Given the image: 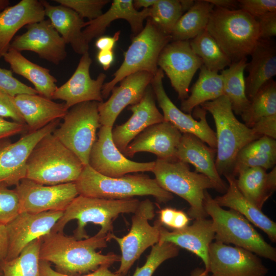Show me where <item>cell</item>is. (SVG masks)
I'll return each mask as SVG.
<instances>
[{"mask_svg":"<svg viewBox=\"0 0 276 276\" xmlns=\"http://www.w3.org/2000/svg\"><path fill=\"white\" fill-rule=\"evenodd\" d=\"M110 234L97 233L93 237L77 240L63 233L50 232L41 238L39 259L53 263L57 272L69 275L88 274L103 265L110 266L120 262L121 256L113 252L103 255L96 251L107 246Z\"/></svg>","mask_w":276,"mask_h":276,"instance_id":"6da1fadb","label":"cell"},{"mask_svg":"<svg viewBox=\"0 0 276 276\" xmlns=\"http://www.w3.org/2000/svg\"><path fill=\"white\" fill-rule=\"evenodd\" d=\"M78 194L88 197L108 199H125L135 196H152L159 203L173 198L156 180L142 174H126L119 177L103 175L89 165L84 166L75 182Z\"/></svg>","mask_w":276,"mask_h":276,"instance_id":"7a4b0ae2","label":"cell"},{"mask_svg":"<svg viewBox=\"0 0 276 276\" xmlns=\"http://www.w3.org/2000/svg\"><path fill=\"white\" fill-rule=\"evenodd\" d=\"M84 167L79 158L51 133L31 152L26 178L48 186L75 182Z\"/></svg>","mask_w":276,"mask_h":276,"instance_id":"3957f363","label":"cell"},{"mask_svg":"<svg viewBox=\"0 0 276 276\" xmlns=\"http://www.w3.org/2000/svg\"><path fill=\"white\" fill-rule=\"evenodd\" d=\"M200 106L212 114L215 122V165L217 172L220 176L232 175L239 152L247 144L261 136L236 118L231 102L225 95Z\"/></svg>","mask_w":276,"mask_h":276,"instance_id":"277c9868","label":"cell"},{"mask_svg":"<svg viewBox=\"0 0 276 276\" xmlns=\"http://www.w3.org/2000/svg\"><path fill=\"white\" fill-rule=\"evenodd\" d=\"M140 201L136 198L108 199L78 195L63 211L51 232L63 233L68 222L77 220L73 237L77 240L88 238L85 231L88 223L100 226L98 234L112 233L113 222L121 214L134 213Z\"/></svg>","mask_w":276,"mask_h":276,"instance_id":"5b68a950","label":"cell"},{"mask_svg":"<svg viewBox=\"0 0 276 276\" xmlns=\"http://www.w3.org/2000/svg\"><path fill=\"white\" fill-rule=\"evenodd\" d=\"M205 30L232 62L247 58L259 39L256 18L240 9L214 7Z\"/></svg>","mask_w":276,"mask_h":276,"instance_id":"8992f818","label":"cell"},{"mask_svg":"<svg viewBox=\"0 0 276 276\" xmlns=\"http://www.w3.org/2000/svg\"><path fill=\"white\" fill-rule=\"evenodd\" d=\"M204 209L212 218L216 241L248 250L259 257L276 261V249L268 243L243 216L218 204L206 191Z\"/></svg>","mask_w":276,"mask_h":276,"instance_id":"52a82bcc","label":"cell"},{"mask_svg":"<svg viewBox=\"0 0 276 276\" xmlns=\"http://www.w3.org/2000/svg\"><path fill=\"white\" fill-rule=\"evenodd\" d=\"M151 172L160 187L189 203L190 217L198 219L208 216L203 207L204 193L208 189H215L213 183L208 177L191 171L189 164L177 159L157 158Z\"/></svg>","mask_w":276,"mask_h":276,"instance_id":"ba28073f","label":"cell"},{"mask_svg":"<svg viewBox=\"0 0 276 276\" xmlns=\"http://www.w3.org/2000/svg\"><path fill=\"white\" fill-rule=\"evenodd\" d=\"M171 41L170 35L160 31L148 18L143 30L132 38L124 53L123 63L113 75V78L104 83L101 91L103 98L106 99L116 85L131 74L144 71L154 75L158 69L159 54Z\"/></svg>","mask_w":276,"mask_h":276,"instance_id":"9c48e42d","label":"cell"},{"mask_svg":"<svg viewBox=\"0 0 276 276\" xmlns=\"http://www.w3.org/2000/svg\"><path fill=\"white\" fill-rule=\"evenodd\" d=\"M99 102L89 101L71 107L63 122L52 133L73 152L84 166L88 165L90 153L101 126L98 111Z\"/></svg>","mask_w":276,"mask_h":276,"instance_id":"30bf717a","label":"cell"},{"mask_svg":"<svg viewBox=\"0 0 276 276\" xmlns=\"http://www.w3.org/2000/svg\"><path fill=\"white\" fill-rule=\"evenodd\" d=\"M154 210L153 203L149 199L140 201L132 217L128 233L123 237L110 234V240L117 242L121 252L120 265L116 273L126 275L145 250L158 242L161 223L158 220L153 225L149 223L155 216Z\"/></svg>","mask_w":276,"mask_h":276,"instance_id":"8fae6325","label":"cell"},{"mask_svg":"<svg viewBox=\"0 0 276 276\" xmlns=\"http://www.w3.org/2000/svg\"><path fill=\"white\" fill-rule=\"evenodd\" d=\"M20 213L64 211L79 195L75 182L44 185L25 178L15 186Z\"/></svg>","mask_w":276,"mask_h":276,"instance_id":"7c38bea8","label":"cell"},{"mask_svg":"<svg viewBox=\"0 0 276 276\" xmlns=\"http://www.w3.org/2000/svg\"><path fill=\"white\" fill-rule=\"evenodd\" d=\"M202 65L189 41H170L162 50L157 60V66L167 75L181 101L188 97L191 81Z\"/></svg>","mask_w":276,"mask_h":276,"instance_id":"4fadbf2b","label":"cell"},{"mask_svg":"<svg viewBox=\"0 0 276 276\" xmlns=\"http://www.w3.org/2000/svg\"><path fill=\"white\" fill-rule=\"evenodd\" d=\"M164 72L158 68L151 82L154 96L163 112L165 121L174 125L182 133H189L197 137L210 147L216 149L215 132L208 123L206 111L200 106L194 110V113L199 119H194L191 114L186 113L177 108L166 93L164 85Z\"/></svg>","mask_w":276,"mask_h":276,"instance_id":"5bb4252c","label":"cell"},{"mask_svg":"<svg viewBox=\"0 0 276 276\" xmlns=\"http://www.w3.org/2000/svg\"><path fill=\"white\" fill-rule=\"evenodd\" d=\"M112 127L101 126L89 155L88 165L99 173L119 177L130 173L152 171L155 161L140 163L131 160L118 149L112 136Z\"/></svg>","mask_w":276,"mask_h":276,"instance_id":"9a60e30c","label":"cell"},{"mask_svg":"<svg viewBox=\"0 0 276 276\" xmlns=\"http://www.w3.org/2000/svg\"><path fill=\"white\" fill-rule=\"evenodd\" d=\"M59 124V119L56 120L14 143L7 139L0 141V182L16 186L26 178L27 160L31 152L43 137L53 133Z\"/></svg>","mask_w":276,"mask_h":276,"instance_id":"2e32d148","label":"cell"},{"mask_svg":"<svg viewBox=\"0 0 276 276\" xmlns=\"http://www.w3.org/2000/svg\"><path fill=\"white\" fill-rule=\"evenodd\" d=\"M209 272L214 276H266L268 269L255 254L218 241L209 249Z\"/></svg>","mask_w":276,"mask_h":276,"instance_id":"e0dca14e","label":"cell"},{"mask_svg":"<svg viewBox=\"0 0 276 276\" xmlns=\"http://www.w3.org/2000/svg\"><path fill=\"white\" fill-rule=\"evenodd\" d=\"M25 28L26 32L16 36L9 49L20 52H34L40 58L55 65L65 59L66 43L49 19L29 24Z\"/></svg>","mask_w":276,"mask_h":276,"instance_id":"ac0fdd59","label":"cell"},{"mask_svg":"<svg viewBox=\"0 0 276 276\" xmlns=\"http://www.w3.org/2000/svg\"><path fill=\"white\" fill-rule=\"evenodd\" d=\"M63 212L20 213L6 225L8 249L5 260H10L17 257L32 241L49 234L61 217Z\"/></svg>","mask_w":276,"mask_h":276,"instance_id":"d6986e66","label":"cell"},{"mask_svg":"<svg viewBox=\"0 0 276 276\" xmlns=\"http://www.w3.org/2000/svg\"><path fill=\"white\" fill-rule=\"evenodd\" d=\"M91 62L88 52L82 55L74 74L65 83L57 88L52 99L64 101L68 109L83 102H103L101 91L106 76L101 73L96 79H93L89 73Z\"/></svg>","mask_w":276,"mask_h":276,"instance_id":"ffe728a7","label":"cell"},{"mask_svg":"<svg viewBox=\"0 0 276 276\" xmlns=\"http://www.w3.org/2000/svg\"><path fill=\"white\" fill-rule=\"evenodd\" d=\"M153 76L147 72H136L122 79L119 86H115L109 98L99 103L101 125L113 127L116 119L126 106L135 104L141 100Z\"/></svg>","mask_w":276,"mask_h":276,"instance_id":"44dd1931","label":"cell"},{"mask_svg":"<svg viewBox=\"0 0 276 276\" xmlns=\"http://www.w3.org/2000/svg\"><path fill=\"white\" fill-rule=\"evenodd\" d=\"M182 135L171 123L164 121L145 129L130 143L123 154L132 157L137 152H148L158 159L175 160Z\"/></svg>","mask_w":276,"mask_h":276,"instance_id":"7402d4cb","label":"cell"},{"mask_svg":"<svg viewBox=\"0 0 276 276\" xmlns=\"http://www.w3.org/2000/svg\"><path fill=\"white\" fill-rule=\"evenodd\" d=\"M128 110L132 112L130 118L124 124L112 127L111 130L113 142L122 153L130 143L145 129L164 121L163 114L156 107L151 84L141 100L130 105Z\"/></svg>","mask_w":276,"mask_h":276,"instance_id":"603a6c76","label":"cell"},{"mask_svg":"<svg viewBox=\"0 0 276 276\" xmlns=\"http://www.w3.org/2000/svg\"><path fill=\"white\" fill-rule=\"evenodd\" d=\"M214 238L215 231L212 220L202 218L195 219L191 225L171 232L161 224L158 243L170 242L192 252L201 259L205 271L209 273V249Z\"/></svg>","mask_w":276,"mask_h":276,"instance_id":"cb8c5ba5","label":"cell"},{"mask_svg":"<svg viewBox=\"0 0 276 276\" xmlns=\"http://www.w3.org/2000/svg\"><path fill=\"white\" fill-rule=\"evenodd\" d=\"M216 149L213 148L195 135L182 133L178 146L176 158L192 165L195 172L208 177L213 183L215 189L224 193L227 185L221 178L215 165Z\"/></svg>","mask_w":276,"mask_h":276,"instance_id":"d4e9b609","label":"cell"},{"mask_svg":"<svg viewBox=\"0 0 276 276\" xmlns=\"http://www.w3.org/2000/svg\"><path fill=\"white\" fill-rule=\"evenodd\" d=\"M41 1L21 0L0 12V59L8 52L16 33L27 25L45 18Z\"/></svg>","mask_w":276,"mask_h":276,"instance_id":"484cf974","label":"cell"},{"mask_svg":"<svg viewBox=\"0 0 276 276\" xmlns=\"http://www.w3.org/2000/svg\"><path fill=\"white\" fill-rule=\"evenodd\" d=\"M150 8L139 11L134 8L132 0H114L105 13L85 22L84 37L89 44L93 39L102 35L112 21L119 19H125L129 24L134 36L144 28L143 22L150 16Z\"/></svg>","mask_w":276,"mask_h":276,"instance_id":"4316f807","label":"cell"},{"mask_svg":"<svg viewBox=\"0 0 276 276\" xmlns=\"http://www.w3.org/2000/svg\"><path fill=\"white\" fill-rule=\"evenodd\" d=\"M29 132L38 130L51 122L63 118L68 111L64 103L53 101L39 95L20 94L13 98Z\"/></svg>","mask_w":276,"mask_h":276,"instance_id":"83f0119b","label":"cell"},{"mask_svg":"<svg viewBox=\"0 0 276 276\" xmlns=\"http://www.w3.org/2000/svg\"><path fill=\"white\" fill-rule=\"evenodd\" d=\"M246 67L248 73L245 79L246 94L250 100L259 89L276 75V44L272 39H259Z\"/></svg>","mask_w":276,"mask_h":276,"instance_id":"f1b7e54d","label":"cell"},{"mask_svg":"<svg viewBox=\"0 0 276 276\" xmlns=\"http://www.w3.org/2000/svg\"><path fill=\"white\" fill-rule=\"evenodd\" d=\"M44 8L45 16L64 40L70 44L74 51L80 55L88 52L89 44L86 42L82 29L85 27L84 19L74 10L59 5H52L41 1Z\"/></svg>","mask_w":276,"mask_h":276,"instance_id":"f546056e","label":"cell"},{"mask_svg":"<svg viewBox=\"0 0 276 276\" xmlns=\"http://www.w3.org/2000/svg\"><path fill=\"white\" fill-rule=\"evenodd\" d=\"M227 188L223 195L214 198L221 207H227L243 216L251 223L263 231L272 242L276 241V223L265 215L248 200L238 189L236 178L233 175L224 176Z\"/></svg>","mask_w":276,"mask_h":276,"instance_id":"4dcf8cb0","label":"cell"},{"mask_svg":"<svg viewBox=\"0 0 276 276\" xmlns=\"http://www.w3.org/2000/svg\"><path fill=\"white\" fill-rule=\"evenodd\" d=\"M237 186L242 195L262 210L267 200L276 189V167L269 173L259 167L250 168L239 172Z\"/></svg>","mask_w":276,"mask_h":276,"instance_id":"1f68e13d","label":"cell"},{"mask_svg":"<svg viewBox=\"0 0 276 276\" xmlns=\"http://www.w3.org/2000/svg\"><path fill=\"white\" fill-rule=\"evenodd\" d=\"M12 71L28 81L34 86L38 94L52 100L53 94L58 87L57 79L50 73L48 68L41 66L28 60L21 52L9 49L3 56Z\"/></svg>","mask_w":276,"mask_h":276,"instance_id":"d6a6232c","label":"cell"},{"mask_svg":"<svg viewBox=\"0 0 276 276\" xmlns=\"http://www.w3.org/2000/svg\"><path fill=\"white\" fill-rule=\"evenodd\" d=\"M276 141L262 136L243 147L238 153L232 175L238 176L241 171L254 167L266 170L275 167Z\"/></svg>","mask_w":276,"mask_h":276,"instance_id":"836d02e7","label":"cell"},{"mask_svg":"<svg viewBox=\"0 0 276 276\" xmlns=\"http://www.w3.org/2000/svg\"><path fill=\"white\" fill-rule=\"evenodd\" d=\"M222 95H224V90L221 75L209 71L202 65L200 68L198 78L191 89L190 95L181 101L180 110L191 114L196 107Z\"/></svg>","mask_w":276,"mask_h":276,"instance_id":"e575fe53","label":"cell"},{"mask_svg":"<svg viewBox=\"0 0 276 276\" xmlns=\"http://www.w3.org/2000/svg\"><path fill=\"white\" fill-rule=\"evenodd\" d=\"M214 8L207 0L195 1L175 24L170 35L172 41H189L205 30Z\"/></svg>","mask_w":276,"mask_h":276,"instance_id":"d590c367","label":"cell"},{"mask_svg":"<svg viewBox=\"0 0 276 276\" xmlns=\"http://www.w3.org/2000/svg\"><path fill=\"white\" fill-rule=\"evenodd\" d=\"M247 65V58L232 62L228 68L221 71L224 95L229 100L234 113L241 115L248 108L250 101L245 91L244 73Z\"/></svg>","mask_w":276,"mask_h":276,"instance_id":"8d00e7d4","label":"cell"},{"mask_svg":"<svg viewBox=\"0 0 276 276\" xmlns=\"http://www.w3.org/2000/svg\"><path fill=\"white\" fill-rule=\"evenodd\" d=\"M189 42L193 52L201 59L203 65L209 71L218 73L232 63L229 58L206 30Z\"/></svg>","mask_w":276,"mask_h":276,"instance_id":"74e56055","label":"cell"},{"mask_svg":"<svg viewBox=\"0 0 276 276\" xmlns=\"http://www.w3.org/2000/svg\"><path fill=\"white\" fill-rule=\"evenodd\" d=\"M41 238L30 243L17 257L1 262L3 276H40L39 252Z\"/></svg>","mask_w":276,"mask_h":276,"instance_id":"f35d334b","label":"cell"},{"mask_svg":"<svg viewBox=\"0 0 276 276\" xmlns=\"http://www.w3.org/2000/svg\"><path fill=\"white\" fill-rule=\"evenodd\" d=\"M247 109L241 115L250 128L260 119L276 114V82L273 79L263 85L250 100Z\"/></svg>","mask_w":276,"mask_h":276,"instance_id":"ab89813d","label":"cell"},{"mask_svg":"<svg viewBox=\"0 0 276 276\" xmlns=\"http://www.w3.org/2000/svg\"><path fill=\"white\" fill-rule=\"evenodd\" d=\"M183 14L180 0H157L150 8L148 18L160 31L170 35Z\"/></svg>","mask_w":276,"mask_h":276,"instance_id":"60d3db41","label":"cell"},{"mask_svg":"<svg viewBox=\"0 0 276 276\" xmlns=\"http://www.w3.org/2000/svg\"><path fill=\"white\" fill-rule=\"evenodd\" d=\"M179 247L168 242L153 245L145 264L137 267L132 276H152L157 268L165 261L177 257Z\"/></svg>","mask_w":276,"mask_h":276,"instance_id":"b9f144b4","label":"cell"},{"mask_svg":"<svg viewBox=\"0 0 276 276\" xmlns=\"http://www.w3.org/2000/svg\"><path fill=\"white\" fill-rule=\"evenodd\" d=\"M19 200L14 189L0 182V224L6 225L19 214Z\"/></svg>","mask_w":276,"mask_h":276,"instance_id":"7bdbcfd3","label":"cell"},{"mask_svg":"<svg viewBox=\"0 0 276 276\" xmlns=\"http://www.w3.org/2000/svg\"><path fill=\"white\" fill-rule=\"evenodd\" d=\"M60 5L77 12L82 18L88 21L94 20L103 14L102 9L109 0H54Z\"/></svg>","mask_w":276,"mask_h":276,"instance_id":"ee69618b","label":"cell"},{"mask_svg":"<svg viewBox=\"0 0 276 276\" xmlns=\"http://www.w3.org/2000/svg\"><path fill=\"white\" fill-rule=\"evenodd\" d=\"M0 91L12 97L18 95L38 94L37 91L13 76L11 71L0 67Z\"/></svg>","mask_w":276,"mask_h":276,"instance_id":"f6af8a7d","label":"cell"},{"mask_svg":"<svg viewBox=\"0 0 276 276\" xmlns=\"http://www.w3.org/2000/svg\"><path fill=\"white\" fill-rule=\"evenodd\" d=\"M239 8L257 18L276 12L275 0H238Z\"/></svg>","mask_w":276,"mask_h":276,"instance_id":"bcb514c9","label":"cell"},{"mask_svg":"<svg viewBox=\"0 0 276 276\" xmlns=\"http://www.w3.org/2000/svg\"><path fill=\"white\" fill-rule=\"evenodd\" d=\"M110 266L103 265L100 266L97 270L88 274L81 275H69L60 273L52 268L49 262L40 260L39 262V270L40 276H126L122 274L111 272L109 269Z\"/></svg>","mask_w":276,"mask_h":276,"instance_id":"7dc6e473","label":"cell"},{"mask_svg":"<svg viewBox=\"0 0 276 276\" xmlns=\"http://www.w3.org/2000/svg\"><path fill=\"white\" fill-rule=\"evenodd\" d=\"M13 98L0 91V117L9 118L14 122L25 124L23 118L14 104Z\"/></svg>","mask_w":276,"mask_h":276,"instance_id":"c3c4849f","label":"cell"},{"mask_svg":"<svg viewBox=\"0 0 276 276\" xmlns=\"http://www.w3.org/2000/svg\"><path fill=\"white\" fill-rule=\"evenodd\" d=\"M259 39H269L276 36V12H269L256 18Z\"/></svg>","mask_w":276,"mask_h":276,"instance_id":"681fc988","label":"cell"},{"mask_svg":"<svg viewBox=\"0 0 276 276\" xmlns=\"http://www.w3.org/2000/svg\"><path fill=\"white\" fill-rule=\"evenodd\" d=\"M256 134L276 139V114L265 117L258 120L250 127Z\"/></svg>","mask_w":276,"mask_h":276,"instance_id":"f907efd6","label":"cell"},{"mask_svg":"<svg viewBox=\"0 0 276 276\" xmlns=\"http://www.w3.org/2000/svg\"><path fill=\"white\" fill-rule=\"evenodd\" d=\"M25 127V124L8 121L0 117V141L21 132Z\"/></svg>","mask_w":276,"mask_h":276,"instance_id":"816d5d0a","label":"cell"},{"mask_svg":"<svg viewBox=\"0 0 276 276\" xmlns=\"http://www.w3.org/2000/svg\"><path fill=\"white\" fill-rule=\"evenodd\" d=\"M120 31L115 33L113 36H101L96 41L95 45L99 51H112L119 40Z\"/></svg>","mask_w":276,"mask_h":276,"instance_id":"f5cc1de1","label":"cell"},{"mask_svg":"<svg viewBox=\"0 0 276 276\" xmlns=\"http://www.w3.org/2000/svg\"><path fill=\"white\" fill-rule=\"evenodd\" d=\"M176 210L172 208H166L160 210L158 221L162 225L172 227Z\"/></svg>","mask_w":276,"mask_h":276,"instance_id":"db71d44e","label":"cell"},{"mask_svg":"<svg viewBox=\"0 0 276 276\" xmlns=\"http://www.w3.org/2000/svg\"><path fill=\"white\" fill-rule=\"evenodd\" d=\"M8 249V238L6 226L0 224V263L7 258Z\"/></svg>","mask_w":276,"mask_h":276,"instance_id":"11a10c76","label":"cell"},{"mask_svg":"<svg viewBox=\"0 0 276 276\" xmlns=\"http://www.w3.org/2000/svg\"><path fill=\"white\" fill-rule=\"evenodd\" d=\"M97 58L103 69L107 70L110 67L114 60V54L112 51H99L97 54Z\"/></svg>","mask_w":276,"mask_h":276,"instance_id":"9f6ffc18","label":"cell"},{"mask_svg":"<svg viewBox=\"0 0 276 276\" xmlns=\"http://www.w3.org/2000/svg\"><path fill=\"white\" fill-rule=\"evenodd\" d=\"M190 220L187 214L181 210H177L172 228L177 230L185 228L188 225Z\"/></svg>","mask_w":276,"mask_h":276,"instance_id":"6f0895ef","label":"cell"},{"mask_svg":"<svg viewBox=\"0 0 276 276\" xmlns=\"http://www.w3.org/2000/svg\"><path fill=\"white\" fill-rule=\"evenodd\" d=\"M208 2L213 4L214 7L227 9H237L239 8L238 1L235 0H207Z\"/></svg>","mask_w":276,"mask_h":276,"instance_id":"680465c9","label":"cell"},{"mask_svg":"<svg viewBox=\"0 0 276 276\" xmlns=\"http://www.w3.org/2000/svg\"><path fill=\"white\" fill-rule=\"evenodd\" d=\"M157 0H134L133 1V5L134 8L137 9L143 8V9H147L151 7L156 2Z\"/></svg>","mask_w":276,"mask_h":276,"instance_id":"91938a15","label":"cell"},{"mask_svg":"<svg viewBox=\"0 0 276 276\" xmlns=\"http://www.w3.org/2000/svg\"><path fill=\"white\" fill-rule=\"evenodd\" d=\"M190 276H214L213 274H210L209 273L206 272L204 268L197 267L193 269L191 273Z\"/></svg>","mask_w":276,"mask_h":276,"instance_id":"94428289","label":"cell"},{"mask_svg":"<svg viewBox=\"0 0 276 276\" xmlns=\"http://www.w3.org/2000/svg\"><path fill=\"white\" fill-rule=\"evenodd\" d=\"M195 1L180 0L183 13L188 11L194 5Z\"/></svg>","mask_w":276,"mask_h":276,"instance_id":"6125c7cd","label":"cell"},{"mask_svg":"<svg viewBox=\"0 0 276 276\" xmlns=\"http://www.w3.org/2000/svg\"><path fill=\"white\" fill-rule=\"evenodd\" d=\"M9 0H0V12L9 6Z\"/></svg>","mask_w":276,"mask_h":276,"instance_id":"be15d7a7","label":"cell"},{"mask_svg":"<svg viewBox=\"0 0 276 276\" xmlns=\"http://www.w3.org/2000/svg\"><path fill=\"white\" fill-rule=\"evenodd\" d=\"M0 276H3V273L1 266H0Z\"/></svg>","mask_w":276,"mask_h":276,"instance_id":"e7e4bbea","label":"cell"}]
</instances>
